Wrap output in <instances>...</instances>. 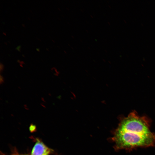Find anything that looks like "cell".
I'll list each match as a JSON object with an SVG mask.
<instances>
[{"label": "cell", "mask_w": 155, "mask_h": 155, "mask_svg": "<svg viewBox=\"0 0 155 155\" xmlns=\"http://www.w3.org/2000/svg\"><path fill=\"white\" fill-rule=\"evenodd\" d=\"M51 152L50 149L40 140H37L32 149L31 155H48Z\"/></svg>", "instance_id": "2"}, {"label": "cell", "mask_w": 155, "mask_h": 155, "mask_svg": "<svg viewBox=\"0 0 155 155\" xmlns=\"http://www.w3.org/2000/svg\"><path fill=\"white\" fill-rule=\"evenodd\" d=\"M150 121L135 111L121 120L113 137L117 149L131 150L155 145V135L150 130Z\"/></svg>", "instance_id": "1"}]
</instances>
